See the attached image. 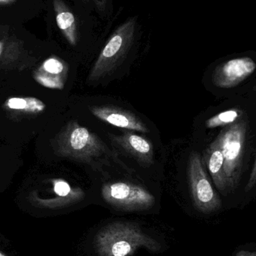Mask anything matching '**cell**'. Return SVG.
Returning a JSON list of instances; mask_svg holds the SVG:
<instances>
[{
	"label": "cell",
	"mask_w": 256,
	"mask_h": 256,
	"mask_svg": "<svg viewBox=\"0 0 256 256\" xmlns=\"http://www.w3.org/2000/svg\"><path fill=\"white\" fill-rule=\"evenodd\" d=\"M135 25V20L130 19L112 34L90 72V82H97L108 76L122 61L132 44Z\"/></svg>",
	"instance_id": "obj_4"
},
{
	"label": "cell",
	"mask_w": 256,
	"mask_h": 256,
	"mask_svg": "<svg viewBox=\"0 0 256 256\" xmlns=\"http://www.w3.org/2000/svg\"><path fill=\"white\" fill-rule=\"evenodd\" d=\"M102 194L110 206L129 212L148 210L155 203L154 196L147 190L128 182L105 184Z\"/></svg>",
	"instance_id": "obj_5"
},
{
	"label": "cell",
	"mask_w": 256,
	"mask_h": 256,
	"mask_svg": "<svg viewBox=\"0 0 256 256\" xmlns=\"http://www.w3.org/2000/svg\"><path fill=\"white\" fill-rule=\"evenodd\" d=\"M112 140L143 166H149L153 164V144L147 138L127 131L122 135L112 136Z\"/></svg>",
	"instance_id": "obj_9"
},
{
	"label": "cell",
	"mask_w": 256,
	"mask_h": 256,
	"mask_svg": "<svg viewBox=\"0 0 256 256\" xmlns=\"http://www.w3.org/2000/svg\"><path fill=\"white\" fill-rule=\"evenodd\" d=\"M203 160L216 188L222 192H228L226 179L224 174V155L218 137L206 149Z\"/></svg>",
	"instance_id": "obj_10"
},
{
	"label": "cell",
	"mask_w": 256,
	"mask_h": 256,
	"mask_svg": "<svg viewBox=\"0 0 256 256\" xmlns=\"http://www.w3.org/2000/svg\"><path fill=\"white\" fill-rule=\"evenodd\" d=\"M88 109L96 118L108 124L123 129L142 132H149L148 128L140 118L122 108L110 105H96L90 106Z\"/></svg>",
	"instance_id": "obj_8"
},
{
	"label": "cell",
	"mask_w": 256,
	"mask_h": 256,
	"mask_svg": "<svg viewBox=\"0 0 256 256\" xmlns=\"http://www.w3.org/2000/svg\"><path fill=\"white\" fill-rule=\"evenodd\" d=\"M256 184V158L255 162H254V168L250 176L249 180H248V185L246 186V191L250 190L254 188Z\"/></svg>",
	"instance_id": "obj_15"
},
{
	"label": "cell",
	"mask_w": 256,
	"mask_h": 256,
	"mask_svg": "<svg viewBox=\"0 0 256 256\" xmlns=\"http://www.w3.org/2000/svg\"><path fill=\"white\" fill-rule=\"evenodd\" d=\"M1 50H2V44H0V54H1Z\"/></svg>",
	"instance_id": "obj_20"
},
{
	"label": "cell",
	"mask_w": 256,
	"mask_h": 256,
	"mask_svg": "<svg viewBox=\"0 0 256 256\" xmlns=\"http://www.w3.org/2000/svg\"><path fill=\"white\" fill-rule=\"evenodd\" d=\"M16 0H0V6L2 4H9L14 2Z\"/></svg>",
	"instance_id": "obj_18"
},
{
	"label": "cell",
	"mask_w": 256,
	"mask_h": 256,
	"mask_svg": "<svg viewBox=\"0 0 256 256\" xmlns=\"http://www.w3.org/2000/svg\"><path fill=\"white\" fill-rule=\"evenodd\" d=\"M56 20L64 37L70 44H76V24L74 14L68 10L62 0H54Z\"/></svg>",
	"instance_id": "obj_11"
},
{
	"label": "cell",
	"mask_w": 256,
	"mask_h": 256,
	"mask_svg": "<svg viewBox=\"0 0 256 256\" xmlns=\"http://www.w3.org/2000/svg\"><path fill=\"white\" fill-rule=\"evenodd\" d=\"M43 69L48 74L39 76L40 82L49 88L62 90L64 87L62 75L67 70V68L62 62L58 58H50L44 62Z\"/></svg>",
	"instance_id": "obj_12"
},
{
	"label": "cell",
	"mask_w": 256,
	"mask_h": 256,
	"mask_svg": "<svg viewBox=\"0 0 256 256\" xmlns=\"http://www.w3.org/2000/svg\"><path fill=\"white\" fill-rule=\"evenodd\" d=\"M256 69V63L250 57L234 58L218 66L212 80L219 88H232L251 76Z\"/></svg>",
	"instance_id": "obj_7"
},
{
	"label": "cell",
	"mask_w": 256,
	"mask_h": 256,
	"mask_svg": "<svg viewBox=\"0 0 256 256\" xmlns=\"http://www.w3.org/2000/svg\"><path fill=\"white\" fill-rule=\"evenodd\" d=\"M0 256H6L4 254H3L2 252H0Z\"/></svg>",
	"instance_id": "obj_19"
},
{
	"label": "cell",
	"mask_w": 256,
	"mask_h": 256,
	"mask_svg": "<svg viewBox=\"0 0 256 256\" xmlns=\"http://www.w3.org/2000/svg\"><path fill=\"white\" fill-rule=\"evenodd\" d=\"M94 2L99 7H104L106 0H93Z\"/></svg>",
	"instance_id": "obj_17"
},
{
	"label": "cell",
	"mask_w": 256,
	"mask_h": 256,
	"mask_svg": "<svg viewBox=\"0 0 256 256\" xmlns=\"http://www.w3.org/2000/svg\"><path fill=\"white\" fill-rule=\"evenodd\" d=\"M94 244L100 256H129L146 248L156 252L160 245L140 228L128 222H114L98 232Z\"/></svg>",
	"instance_id": "obj_1"
},
{
	"label": "cell",
	"mask_w": 256,
	"mask_h": 256,
	"mask_svg": "<svg viewBox=\"0 0 256 256\" xmlns=\"http://www.w3.org/2000/svg\"><path fill=\"white\" fill-rule=\"evenodd\" d=\"M248 122L240 118L224 128L218 138L224 159V174L228 192L237 186L242 174L246 144Z\"/></svg>",
	"instance_id": "obj_3"
},
{
	"label": "cell",
	"mask_w": 256,
	"mask_h": 256,
	"mask_svg": "<svg viewBox=\"0 0 256 256\" xmlns=\"http://www.w3.org/2000/svg\"><path fill=\"white\" fill-rule=\"evenodd\" d=\"M188 176L191 195L196 208L204 214L219 210L222 203L204 171L202 160L196 152H192L190 156Z\"/></svg>",
	"instance_id": "obj_6"
},
{
	"label": "cell",
	"mask_w": 256,
	"mask_h": 256,
	"mask_svg": "<svg viewBox=\"0 0 256 256\" xmlns=\"http://www.w3.org/2000/svg\"><path fill=\"white\" fill-rule=\"evenodd\" d=\"M242 112L240 110L232 109L215 115L206 121V126L208 128H215L226 124H232L242 117Z\"/></svg>",
	"instance_id": "obj_14"
},
{
	"label": "cell",
	"mask_w": 256,
	"mask_h": 256,
	"mask_svg": "<svg viewBox=\"0 0 256 256\" xmlns=\"http://www.w3.org/2000/svg\"><path fill=\"white\" fill-rule=\"evenodd\" d=\"M236 256H256V252H250L248 251H240L238 252Z\"/></svg>",
	"instance_id": "obj_16"
},
{
	"label": "cell",
	"mask_w": 256,
	"mask_h": 256,
	"mask_svg": "<svg viewBox=\"0 0 256 256\" xmlns=\"http://www.w3.org/2000/svg\"><path fill=\"white\" fill-rule=\"evenodd\" d=\"M7 106L10 109L16 110H26L28 112H40L45 109V104L36 98H10L7 102Z\"/></svg>",
	"instance_id": "obj_13"
},
{
	"label": "cell",
	"mask_w": 256,
	"mask_h": 256,
	"mask_svg": "<svg viewBox=\"0 0 256 256\" xmlns=\"http://www.w3.org/2000/svg\"><path fill=\"white\" fill-rule=\"evenodd\" d=\"M60 155L79 162H88L106 152L102 138L78 122H70L57 138Z\"/></svg>",
	"instance_id": "obj_2"
}]
</instances>
